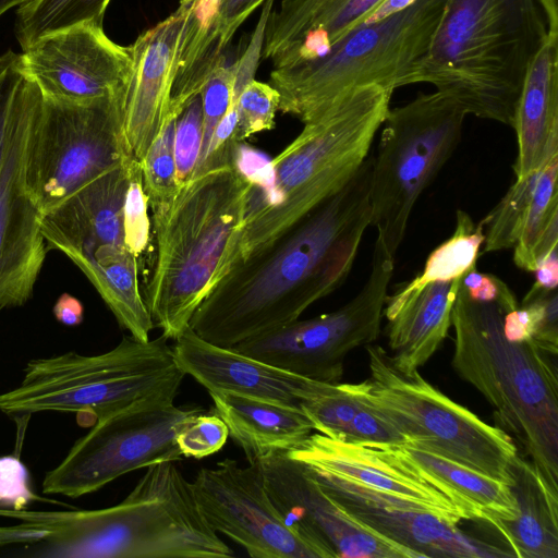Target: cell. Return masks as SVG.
Masks as SVG:
<instances>
[{"instance_id":"6da1fadb","label":"cell","mask_w":558,"mask_h":558,"mask_svg":"<svg viewBox=\"0 0 558 558\" xmlns=\"http://www.w3.org/2000/svg\"><path fill=\"white\" fill-rule=\"evenodd\" d=\"M373 155L335 194L272 241L231 264L189 327L225 348L300 318L349 277L371 225Z\"/></svg>"},{"instance_id":"7a4b0ae2","label":"cell","mask_w":558,"mask_h":558,"mask_svg":"<svg viewBox=\"0 0 558 558\" xmlns=\"http://www.w3.org/2000/svg\"><path fill=\"white\" fill-rule=\"evenodd\" d=\"M0 517L46 526L31 555L53 558H226L233 550L203 517L173 461L146 468L118 505L75 511L0 509Z\"/></svg>"},{"instance_id":"3957f363","label":"cell","mask_w":558,"mask_h":558,"mask_svg":"<svg viewBox=\"0 0 558 558\" xmlns=\"http://www.w3.org/2000/svg\"><path fill=\"white\" fill-rule=\"evenodd\" d=\"M548 28L535 0H446L416 76L466 114L511 126Z\"/></svg>"},{"instance_id":"277c9868","label":"cell","mask_w":558,"mask_h":558,"mask_svg":"<svg viewBox=\"0 0 558 558\" xmlns=\"http://www.w3.org/2000/svg\"><path fill=\"white\" fill-rule=\"evenodd\" d=\"M252 185L234 167L202 173L153 209L155 256L143 299L154 327L175 340L222 276Z\"/></svg>"},{"instance_id":"5b68a950","label":"cell","mask_w":558,"mask_h":558,"mask_svg":"<svg viewBox=\"0 0 558 558\" xmlns=\"http://www.w3.org/2000/svg\"><path fill=\"white\" fill-rule=\"evenodd\" d=\"M392 90L371 84L338 98L274 159L266 194L251 191L243 227L226 269L263 247L338 192L369 155Z\"/></svg>"},{"instance_id":"8992f818","label":"cell","mask_w":558,"mask_h":558,"mask_svg":"<svg viewBox=\"0 0 558 558\" xmlns=\"http://www.w3.org/2000/svg\"><path fill=\"white\" fill-rule=\"evenodd\" d=\"M505 314L497 304L471 300L459 284L451 312L452 367L493 405L498 427L515 436L558 493L557 355L533 339L509 341Z\"/></svg>"},{"instance_id":"52a82bcc","label":"cell","mask_w":558,"mask_h":558,"mask_svg":"<svg viewBox=\"0 0 558 558\" xmlns=\"http://www.w3.org/2000/svg\"><path fill=\"white\" fill-rule=\"evenodd\" d=\"M445 3L417 0L379 22L356 25L317 59L274 69L279 110L305 124L353 88L376 84L393 92L416 83Z\"/></svg>"},{"instance_id":"ba28073f","label":"cell","mask_w":558,"mask_h":558,"mask_svg":"<svg viewBox=\"0 0 558 558\" xmlns=\"http://www.w3.org/2000/svg\"><path fill=\"white\" fill-rule=\"evenodd\" d=\"M165 336L140 341L125 336L95 355L76 352L29 360L23 379L0 393V412L13 417L39 412H74L98 420L163 389L180 386L184 372L174 363Z\"/></svg>"},{"instance_id":"9c48e42d","label":"cell","mask_w":558,"mask_h":558,"mask_svg":"<svg viewBox=\"0 0 558 558\" xmlns=\"http://www.w3.org/2000/svg\"><path fill=\"white\" fill-rule=\"evenodd\" d=\"M366 352L369 377L342 384L349 393L398 430L407 444L512 485L520 456L502 428L450 399L418 369H400L380 345L367 344Z\"/></svg>"},{"instance_id":"30bf717a","label":"cell","mask_w":558,"mask_h":558,"mask_svg":"<svg viewBox=\"0 0 558 558\" xmlns=\"http://www.w3.org/2000/svg\"><path fill=\"white\" fill-rule=\"evenodd\" d=\"M132 158L41 215L48 250L68 256L87 277L119 326L148 341L154 328L138 282V260L124 241L123 204Z\"/></svg>"},{"instance_id":"8fae6325","label":"cell","mask_w":558,"mask_h":558,"mask_svg":"<svg viewBox=\"0 0 558 558\" xmlns=\"http://www.w3.org/2000/svg\"><path fill=\"white\" fill-rule=\"evenodd\" d=\"M465 116L438 90L389 109L373 155L369 226L393 257L417 199L459 145Z\"/></svg>"},{"instance_id":"7c38bea8","label":"cell","mask_w":558,"mask_h":558,"mask_svg":"<svg viewBox=\"0 0 558 558\" xmlns=\"http://www.w3.org/2000/svg\"><path fill=\"white\" fill-rule=\"evenodd\" d=\"M125 94L84 101L43 95L26 168L41 215L133 157L123 131Z\"/></svg>"},{"instance_id":"4fadbf2b","label":"cell","mask_w":558,"mask_h":558,"mask_svg":"<svg viewBox=\"0 0 558 558\" xmlns=\"http://www.w3.org/2000/svg\"><path fill=\"white\" fill-rule=\"evenodd\" d=\"M180 386L143 398L95 421L68 454L43 480V492L78 498L148 465L179 461V430L199 405H175Z\"/></svg>"},{"instance_id":"5bb4252c","label":"cell","mask_w":558,"mask_h":558,"mask_svg":"<svg viewBox=\"0 0 558 558\" xmlns=\"http://www.w3.org/2000/svg\"><path fill=\"white\" fill-rule=\"evenodd\" d=\"M395 257L375 241L371 271L361 290L338 310L296 319L231 349L295 375L338 384L347 355L379 336Z\"/></svg>"},{"instance_id":"9a60e30c","label":"cell","mask_w":558,"mask_h":558,"mask_svg":"<svg viewBox=\"0 0 558 558\" xmlns=\"http://www.w3.org/2000/svg\"><path fill=\"white\" fill-rule=\"evenodd\" d=\"M287 454L303 463L324 488L432 512L457 524L468 520L453 495L398 445L353 442L312 433Z\"/></svg>"},{"instance_id":"2e32d148","label":"cell","mask_w":558,"mask_h":558,"mask_svg":"<svg viewBox=\"0 0 558 558\" xmlns=\"http://www.w3.org/2000/svg\"><path fill=\"white\" fill-rule=\"evenodd\" d=\"M191 485L208 524L253 558H337L275 506L256 460L241 466L225 459L215 468H202Z\"/></svg>"},{"instance_id":"e0dca14e","label":"cell","mask_w":558,"mask_h":558,"mask_svg":"<svg viewBox=\"0 0 558 558\" xmlns=\"http://www.w3.org/2000/svg\"><path fill=\"white\" fill-rule=\"evenodd\" d=\"M43 94L32 78L15 108L0 165V313L27 303L48 247L27 186L29 145Z\"/></svg>"},{"instance_id":"ac0fdd59","label":"cell","mask_w":558,"mask_h":558,"mask_svg":"<svg viewBox=\"0 0 558 558\" xmlns=\"http://www.w3.org/2000/svg\"><path fill=\"white\" fill-rule=\"evenodd\" d=\"M22 60L43 95L74 101L125 92L132 71L130 46L112 41L93 23L40 38Z\"/></svg>"},{"instance_id":"d6986e66","label":"cell","mask_w":558,"mask_h":558,"mask_svg":"<svg viewBox=\"0 0 558 558\" xmlns=\"http://www.w3.org/2000/svg\"><path fill=\"white\" fill-rule=\"evenodd\" d=\"M253 460L262 469L275 506L293 524L330 547L337 558H418L350 515L308 469L287 452H271Z\"/></svg>"},{"instance_id":"ffe728a7","label":"cell","mask_w":558,"mask_h":558,"mask_svg":"<svg viewBox=\"0 0 558 558\" xmlns=\"http://www.w3.org/2000/svg\"><path fill=\"white\" fill-rule=\"evenodd\" d=\"M174 341L175 365L208 392H230L303 411L306 402L332 385L210 343L190 327Z\"/></svg>"},{"instance_id":"44dd1931","label":"cell","mask_w":558,"mask_h":558,"mask_svg":"<svg viewBox=\"0 0 558 558\" xmlns=\"http://www.w3.org/2000/svg\"><path fill=\"white\" fill-rule=\"evenodd\" d=\"M186 7L143 32L130 46L132 71L126 88L123 131L131 155L141 162L170 112L178 50Z\"/></svg>"},{"instance_id":"7402d4cb","label":"cell","mask_w":558,"mask_h":558,"mask_svg":"<svg viewBox=\"0 0 558 558\" xmlns=\"http://www.w3.org/2000/svg\"><path fill=\"white\" fill-rule=\"evenodd\" d=\"M323 489L350 515L421 557H510L494 544L470 536L458 524L432 512L390 507L349 493Z\"/></svg>"},{"instance_id":"603a6c76","label":"cell","mask_w":558,"mask_h":558,"mask_svg":"<svg viewBox=\"0 0 558 558\" xmlns=\"http://www.w3.org/2000/svg\"><path fill=\"white\" fill-rule=\"evenodd\" d=\"M511 126L518 143L515 179L539 170L558 155V34L548 32L532 59Z\"/></svg>"},{"instance_id":"cb8c5ba5","label":"cell","mask_w":558,"mask_h":558,"mask_svg":"<svg viewBox=\"0 0 558 558\" xmlns=\"http://www.w3.org/2000/svg\"><path fill=\"white\" fill-rule=\"evenodd\" d=\"M460 280L429 283L384 314L389 355L400 369H418L447 338Z\"/></svg>"},{"instance_id":"d4e9b609","label":"cell","mask_w":558,"mask_h":558,"mask_svg":"<svg viewBox=\"0 0 558 558\" xmlns=\"http://www.w3.org/2000/svg\"><path fill=\"white\" fill-rule=\"evenodd\" d=\"M209 395L215 413L226 423L229 437L244 451L247 461L271 452H288L315 430L303 411L230 392Z\"/></svg>"},{"instance_id":"484cf974","label":"cell","mask_w":558,"mask_h":558,"mask_svg":"<svg viewBox=\"0 0 558 558\" xmlns=\"http://www.w3.org/2000/svg\"><path fill=\"white\" fill-rule=\"evenodd\" d=\"M518 514L492 527L506 544L510 557H558V493L532 464L519 457L513 483Z\"/></svg>"},{"instance_id":"4316f807","label":"cell","mask_w":558,"mask_h":558,"mask_svg":"<svg viewBox=\"0 0 558 558\" xmlns=\"http://www.w3.org/2000/svg\"><path fill=\"white\" fill-rule=\"evenodd\" d=\"M398 446L407 457L453 495L468 520L493 526L517 517L514 495L505 482L412 445Z\"/></svg>"},{"instance_id":"83f0119b","label":"cell","mask_w":558,"mask_h":558,"mask_svg":"<svg viewBox=\"0 0 558 558\" xmlns=\"http://www.w3.org/2000/svg\"><path fill=\"white\" fill-rule=\"evenodd\" d=\"M186 14L181 32L170 112L179 116L201 90L218 65L225 48L210 28L217 0H181Z\"/></svg>"},{"instance_id":"f1b7e54d","label":"cell","mask_w":558,"mask_h":558,"mask_svg":"<svg viewBox=\"0 0 558 558\" xmlns=\"http://www.w3.org/2000/svg\"><path fill=\"white\" fill-rule=\"evenodd\" d=\"M484 241L483 222L475 225L465 211L457 210L453 234L428 255L420 275L387 296L384 314L395 311L429 283L461 278L475 267Z\"/></svg>"},{"instance_id":"f546056e","label":"cell","mask_w":558,"mask_h":558,"mask_svg":"<svg viewBox=\"0 0 558 558\" xmlns=\"http://www.w3.org/2000/svg\"><path fill=\"white\" fill-rule=\"evenodd\" d=\"M558 155L538 171L537 183L520 238L514 245L513 262L533 272L538 264L558 247Z\"/></svg>"},{"instance_id":"4dcf8cb0","label":"cell","mask_w":558,"mask_h":558,"mask_svg":"<svg viewBox=\"0 0 558 558\" xmlns=\"http://www.w3.org/2000/svg\"><path fill=\"white\" fill-rule=\"evenodd\" d=\"M111 0H29L16 11L15 35L23 49L81 24L102 25Z\"/></svg>"},{"instance_id":"1f68e13d","label":"cell","mask_w":558,"mask_h":558,"mask_svg":"<svg viewBox=\"0 0 558 558\" xmlns=\"http://www.w3.org/2000/svg\"><path fill=\"white\" fill-rule=\"evenodd\" d=\"M344 0H283L271 11L264 37L263 59H277L292 50L303 37Z\"/></svg>"},{"instance_id":"d6a6232c","label":"cell","mask_w":558,"mask_h":558,"mask_svg":"<svg viewBox=\"0 0 558 558\" xmlns=\"http://www.w3.org/2000/svg\"><path fill=\"white\" fill-rule=\"evenodd\" d=\"M383 0H344L289 52L272 60L274 69L290 68L324 56L335 41L361 24Z\"/></svg>"},{"instance_id":"836d02e7","label":"cell","mask_w":558,"mask_h":558,"mask_svg":"<svg viewBox=\"0 0 558 558\" xmlns=\"http://www.w3.org/2000/svg\"><path fill=\"white\" fill-rule=\"evenodd\" d=\"M538 171L515 179L505 196L482 220L485 233L483 253L514 247L533 198Z\"/></svg>"},{"instance_id":"e575fe53","label":"cell","mask_w":558,"mask_h":558,"mask_svg":"<svg viewBox=\"0 0 558 558\" xmlns=\"http://www.w3.org/2000/svg\"><path fill=\"white\" fill-rule=\"evenodd\" d=\"M179 116L169 113L161 131L140 162L148 206L156 209L171 202L180 190L174 160V134Z\"/></svg>"},{"instance_id":"d590c367","label":"cell","mask_w":558,"mask_h":558,"mask_svg":"<svg viewBox=\"0 0 558 558\" xmlns=\"http://www.w3.org/2000/svg\"><path fill=\"white\" fill-rule=\"evenodd\" d=\"M360 407V401L338 383L306 402L303 405V412L313 423L315 430L343 440Z\"/></svg>"},{"instance_id":"8d00e7d4","label":"cell","mask_w":558,"mask_h":558,"mask_svg":"<svg viewBox=\"0 0 558 558\" xmlns=\"http://www.w3.org/2000/svg\"><path fill=\"white\" fill-rule=\"evenodd\" d=\"M280 94L270 84L250 81L238 98V129L241 141L275 128Z\"/></svg>"},{"instance_id":"74e56055","label":"cell","mask_w":558,"mask_h":558,"mask_svg":"<svg viewBox=\"0 0 558 558\" xmlns=\"http://www.w3.org/2000/svg\"><path fill=\"white\" fill-rule=\"evenodd\" d=\"M148 207V199L143 189L141 163L133 159L123 204V231L125 245L137 260L149 243L151 222Z\"/></svg>"},{"instance_id":"f35d334b","label":"cell","mask_w":558,"mask_h":558,"mask_svg":"<svg viewBox=\"0 0 558 558\" xmlns=\"http://www.w3.org/2000/svg\"><path fill=\"white\" fill-rule=\"evenodd\" d=\"M235 74L236 61L230 65L222 62L211 73L201 90L203 134L197 165L204 159L214 132L230 107Z\"/></svg>"},{"instance_id":"ab89813d","label":"cell","mask_w":558,"mask_h":558,"mask_svg":"<svg viewBox=\"0 0 558 558\" xmlns=\"http://www.w3.org/2000/svg\"><path fill=\"white\" fill-rule=\"evenodd\" d=\"M203 111L201 95L193 98L177 119L174 160L179 185L187 183L194 174L202 148Z\"/></svg>"},{"instance_id":"60d3db41","label":"cell","mask_w":558,"mask_h":558,"mask_svg":"<svg viewBox=\"0 0 558 558\" xmlns=\"http://www.w3.org/2000/svg\"><path fill=\"white\" fill-rule=\"evenodd\" d=\"M229 437L226 423L215 414H197L177 434L182 457L202 459L223 448Z\"/></svg>"},{"instance_id":"b9f144b4","label":"cell","mask_w":558,"mask_h":558,"mask_svg":"<svg viewBox=\"0 0 558 558\" xmlns=\"http://www.w3.org/2000/svg\"><path fill=\"white\" fill-rule=\"evenodd\" d=\"M31 81L22 54L9 50L0 56V165L15 108Z\"/></svg>"},{"instance_id":"7bdbcfd3","label":"cell","mask_w":558,"mask_h":558,"mask_svg":"<svg viewBox=\"0 0 558 558\" xmlns=\"http://www.w3.org/2000/svg\"><path fill=\"white\" fill-rule=\"evenodd\" d=\"M37 499L25 464L15 456L0 457V509L25 510Z\"/></svg>"},{"instance_id":"ee69618b","label":"cell","mask_w":558,"mask_h":558,"mask_svg":"<svg viewBox=\"0 0 558 558\" xmlns=\"http://www.w3.org/2000/svg\"><path fill=\"white\" fill-rule=\"evenodd\" d=\"M468 296L477 302L497 304L505 313L518 306L515 295L498 277L476 270H468L460 280Z\"/></svg>"},{"instance_id":"f6af8a7d","label":"cell","mask_w":558,"mask_h":558,"mask_svg":"<svg viewBox=\"0 0 558 558\" xmlns=\"http://www.w3.org/2000/svg\"><path fill=\"white\" fill-rule=\"evenodd\" d=\"M343 440L389 445L407 444L398 430L362 403L351 421Z\"/></svg>"},{"instance_id":"bcb514c9","label":"cell","mask_w":558,"mask_h":558,"mask_svg":"<svg viewBox=\"0 0 558 558\" xmlns=\"http://www.w3.org/2000/svg\"><path fill=\"white\" fill-rule=\"evenodd\" d=\"M233 167L257 194H266L274 183L271 159L263 151L242 142L234 155Z\"/></svg>"},{"instance_id":"7dc6e473","label":"cell","mask_w":558,"mask_h":558,"mask_svg":"<svg viewBox=\"0 0 558 558\" xmlns=\"http://www.w3.org/2000/svg\"><path fill=\"white\" fill-rule=\"evenodd\" d=\"M265 0H217L215 17L210 22L214 35L226 48L239 27Z\"/></svg>"},{"instance_id":"c3c4849f","label":"cell","mask_w":558,"mask_h":558,"mask_svg":"<svg viewBox=\"0 0 558 558\" xmlns=\"http://www.w3.org/2000/svg\"><path fill=\"white\" fill-rule=\"evenodd\" d=\"M49 533L46 526L23 521L19 524L3 525L0 526V546L33 545L45 539Z\"/></svg>"},{"instance_id":"681fc988","label":"cell","mask_w":558,"mask_h":558,"mask_svg":"<svg viewBox=\"0 0 558 558\" xmlns=\"http://www.w3.org/2000/svg\"><path fill=\"white\" fill-rule=\"evenodd\" d=\"M56 319L65 326H78L84 319L82 302L69 293H62L52 307Z\"/></svg>"},{"instance_id":"f907efd6","label":"cell","mask_w":558,"mask_h":558,"mask_svg":"<svg viewBox=\"0 0 558 558\" xmlns=\"http://www.w3.org/2000/svg\"><path fill=\"white\" fill-rule=\"evenodd\" d=\"M535 282L537 289L555 290L558 284V247L554 248L536 267Z\"/></svg>"},{"instance_id":"816d5d0a","label":"cell","mask_w":558,"mask_h":558,"mask_svg":"<svg viewBox=\"0 0 558 558\" xmlns=\"http://www.w3.org/2000/svg\"><path fill=\"white\" fill-rule=\"evenodd\" d=\"M417 0H383L372 12H369L361 24L379 22L390 15L401 12Z\"/></svg>"},{"instance_id":"f5cc1de1","label":"cell","mask_w":558,"mask_h":558,"mask_svg":"<svg viewBox=\"0 0 558 558\" xmlns=\"http://www.w3.org/2000/svg\"><path fill=\"white\" fill-rule=\"evenodd\" d=\"M547 19L548 32L558 34V0H538Z\"/></svg>"},{"instance_id":"db71d44e","label":"cell","mask_w":558,"mask_h":558,"mask_svg":"<svg viewBox=\"0 0 558 558\" xmlns=\"http://www.w3.org/2000/svg\"><path fill=\"white\" fill-rule=\"evenodd\" d=\"M27 1L29 0H0V16L9 9L16 5H22Z\"/></svg>"}]
</instances>
